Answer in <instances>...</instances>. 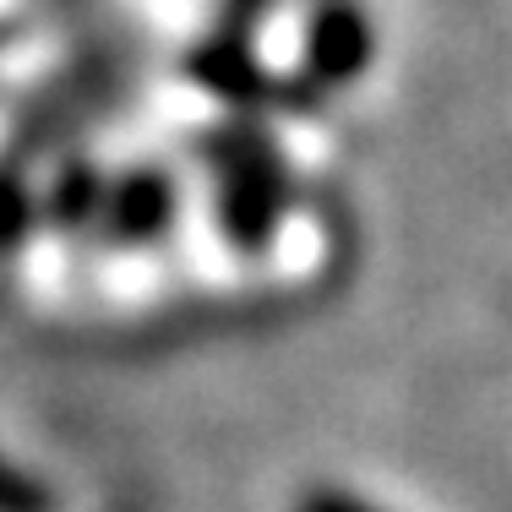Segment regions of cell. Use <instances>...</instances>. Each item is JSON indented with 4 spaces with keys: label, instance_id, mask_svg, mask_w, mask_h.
I'll return each mask as SVG.
<instances>
[{
    "label": "cell",
    "instance_id": "obj_6",
    "mask_svg": "<svg viewBox=\"0 0 512 512\" xmlns=\"http://www.w3.org/2000/svg\"><path fill=\"white\" fill-rule=\"evenodd\" d=\"M300 512H371V507L355 502V496H344V491H316V496H306Z\"/></svg>",
    "mask_w": 512,
    "mask_h": 512
},
{
    "label": "cell",
    "instance_id": "obj_3",
    "mask_svg": "<svg viewBox=\"0 0 512 512\" xmlns=\"http://www.w3.org/2000/svg\"><path fill=\"white\" fill-rule=\"evenodd\" d=\"M169 218V186L164 175H137L126 180V186L115 191V202H109V224H115V235L126 240H148L164 229Z\"/></svg>",
    "mask_w": 512,
    "mask_h": 512
},
{
    "label": "cell",
    "instance_id": "obj_1",
    "mask_svg": "<svg viewBox=\"0 0 512 512\" xmlns=\"http://www.w3.org/2000/svg\"><path fill=\"white\" fill-rule=\"evenodd\" d=\"M218 213L235 229V240H262L278 218V169L273 153L251 137H224L218 142Z\"/></svg>",
    "mask_w": 512,
    "mask_h": 512
},
{
    "label": "cell",
    "instance_id": "obj_5",
    "mask_svg": "<svg viewBox=\"0 0 512 512\" xmlns=\"http://www.w3.org/2000/svg\"><path fill=\"white\" fill-rule=\"evenodd\" d=\"M0 512H44V502L22 480H11V474L0 469Z\"/></svg>",
    "mask_w": 512,
    "mask_h": 512
},
{
    "label": "cell",
    "instance_id": "obj_2",
    "mask_svg": "<svg viewBox=\"0 0 512 512\" xmlns=\"http://www.w3.org/2000/svg\"><path fill=\"white\" fill-rule=\"evenodd\" d=\"M311 71L322 82H349L360 77V66L371 60V28L355 6H327L311 28Z\"/></svg>",
    "mask_w": 512,
    "mask_h": 512
},
{
    "label": "cell",
    "instance_id": "obj_4",
    "mask_svg": "<svg viewBox=\"0 0 512 512\" xmlns=\"http://www.w3.org/2000/svg\"><path fill=\"white\" fill-rule=\"evenodd\" d=\"M22 197H17V186H0V251H11V240H17V229H22Z\"/></svg>",
    "mask_w": 512,
    "mask_h": 512
}]
</instances>
